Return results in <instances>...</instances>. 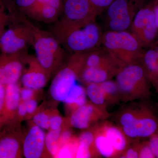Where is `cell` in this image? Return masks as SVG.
Instances as JSON below:
<instances>
[{"label": "cell", "mask_w": 158, "mask_h": 158, "mask_svg": "<svg viewBox=\"0 0 158 158\" xmlns=\"http://www.w3.org/2000/svg\"><path fill=\"white\" fill-rule=\"evenodd\" d=\"M32 45L37 61L51 77L65 64L69 57L53 34L34 25Z\"/></svg>", "instance_id": "obj_1"}, {"label": "cell", "mask_w": 158, "mask_h": 158, "mask_svg": "<svg viewBox=\"0 0 158 158\" xmlns=\"http://www.w3.org/2000/svg\"><path fill=\"white\" fill-rule=\"evenodd\" d=\"M121 102L148 100L152 86L140 62L127 65L116 76Z\"/></svg>", "instance_id": "obj_2"}, {"label": "cell", "mask_w": 158, "mask_h": 158, "mask_svg": "<svg viewBox=\"0 0 158 158\" xmlns=\"http://www.w3.org/2000/svg\"><path fill=\"white\" fill-rule=\"evenodd\" d=\"M7 26L0 39L1 53L7 54L27 52L32 45L34 24L22 13L9 14Z\"/></svg>", "instance_id": "obj_3"}, {"label": "cell", "mask_w": 158, "mask_h": 158, "mask_svg": "<svg viewBox=\"0 0 158 158\" xmlns=\"http://www.w3.org/2000/svg\"><path fill=\"white\" fill-rule=\"evenodd\" d=\"M52 34L71 54L89 52L102 46L103 33L96 21L71 31Z\"/></svg>", "instance_id": "obj_4"}, {"label": "cell", "mask_w": 158, "mask_h": 158, "mask_svg": "<svg viewBox=\"0 0 158 158\" xmlns=\"http://www.w3.org/2000/svg\"><path fill=\"white\" fill-rule=\"evenodd\" d=\"M88 52L71 54L64 65L55 74L50 87L54 101H65L85 68Z\"/></svg>", "instance_id": "obj_5"}, {"label": "cell", "mask_w": 158, "mask_h": 158, "mask_svg": "<svg viewBox=\"0 0 158 158\" xmlns=\"http://www.w3.org/2000/svg\"><path fill=\"white\" fill-rule=\"evenodd\" d=\"M102 46L126 65L140 62L144 51L134 35L126 31H105Z\"/></svg>", "instance_id": "obj_6"}, {"label": "cell", "mask_w": 158, "mask_h": 158, "mask_svg": "<svg viewBox=\"0 0 158 158\" xmlns=\"http://www.w3.org/2000/svg\"><path fill=\"white\" fill-rule=\"evenodd\" d=\"M62 14L52 33L73 30L96 20L98 16L90 0H62Z\"/></svg>", "instance_id": "obj_7"}, {"label": "cell", "mask_w": 158, "mask_h": 158, "mask_svg": "<svg viewBox=\"0 0 158 158\" xmlns=\"http://www.w3.org/2000/svg\"><path fill=\"white\" fill-rule=\"evenodd\" d=\"M142 7L141 0H114L102 13L106 31H127Z\"/></svg>", "instance_id": "obj_8"}, {"label": "cell", "mask_w": 158, "mask_h": 158, "mask_svg": "<svg viewBox=\"0 0 158 158\" xmlns=\"http://www.w3.org/2000/svg\"><path fill=\"white\" fill-rule=\"evenodd\" d=\"M131 32L143 48L156 43L158 30L153 8L142 7L134 18L130 28Z\"/></svg>", "instance_id": "obj_9"}, {"label": "cell", "mask_w": 158, "mask_h": 158, "mask_svg": "<svg viewBox=\"0 0 158 158\" xmlns=\"http://www.w3.org/2000/svg\"><path fill=\"white\" fill-rule=\"evenodd\" d=\"M110 115L107 110L99 108L88 101L74 111L67 118L71 127L86 130L107 120Z\"/></svg>", "instance_id": "obj_10"}, {"label": "cell", "mask_w": 158, "mask_h": 158, "mask_svg": "<svg viewBox=\"0 0 158 158\" xmlns=\"http://www.w3.org/2000/svg\"><path fill=\"white\" fill-rule=\"evenodd\" d=\"M27 51L17 53H0V82L5 85L19 83L24 69Z\"/></svg>", "instance_id": "obj_11"}, {"label": "cell", "mask_w": 158, "mask_h": 158, "mask_svg": "<svg viewBox=\"0 0 158 158\" xmlns=\"http://www.w3.org/2000/svg\"><path fill=\"white\" fill-rule=\"evenodd\" d=\"M23 132L21 123L7 125L0 129V158L23 156Z\"/></svg>", "instance_id": "obj_12"}, {"label": "cell", "mask_w": 158, "mask_h": 158, "mask_svg": "<svg viewBox=\"0 0 158 158\" xmlns=\"http://www.w3.org/2000/svg\"><path fill=\"white\" fill-rule=\"evenodd\" d=\"M131 142L158 134V116L152 107L132 124L120 128Z\"/></svg>", "instance_id": "obj_13"}, {"label": "cell", "mask_w": 158, "mask_h": 158, "mask_svg": "<svg viewBox=\"0 0 158 158\" xmlns=\"http://www.w3.org/2000/svg\"><path fill=\"white\" fill-rule=\"evenodd\" d=\"M46 134L44 130L31 121L25 133H23L22 151L26 158H40L48 156L45 147Z\"/></svg>", "instance_id": "obj_14"}, {"label": "cell", "mask_w": 158, "mask_h": 158, "mask_svg": "<svg viewBox=\"0 0 158 158\" xmlns=\"http://www.w3.org/2000/svg\"><path fill=\"white\" fill-rule=\"evenodd\" d=\"M62 0H36L23 14L41 22L55 23L62 14Z\"/></svg>", "instance_id": "obj_15"}, {"label": "cell", "mask_w": 158, "mask_h": 158, "mask_svg": "<svg viewBox=\"0 0 158 158\" xmlns=\"http://www.w3.org/2000/svg\"><path fill=\"white\" fill-rule=\"evenodd\" d=\"M20 81L23 87L36 90H42L51 77L49 73L40 65L36 57L28 55Z\"/></svg>", "instance_id": "obj_16"}, {"label": "cell", "mask_w": 158, "mask_h": 158, "mask_svg": "<svg viewBox=\"0 0 158 158\" xmlns=\"http://www.w3.org/2000/svg\"><path fill=\"white\" fill-rule=\"evenodd\" d=\"M126 65L124 62L101 46L88 52L85 67H99L118 73Z\"/></svg>", "instance_id": "obj_17"}, {"label": "cell", "mask_w": 158, "mask_h": 158, "mask_svg": "<svg viewBox=\"0 0 158 158\" xmlns=\"http://www.w3.org/2000/svg\"><path fill=\"white\" fill-rule=\"evenodd\" d=\"M20 88L19 83L6 85L5 102L0 120V129L7 125L19 123L16 121V117L18 108L21 102Z\"/></svg>", "instance_id": "obj_18"}, {"label": "cell", "mask_w": 158, "mask_h": 158, "mask_svg": "<svg viewBox=\"0 0 158 158\" xmlns=\"http://www.w3.org/2000/svg\"><path fill=\"white\" fill-rule=\"evenodd\" d=\"M96 126L113 145L119 158L132 142L116 124L106 120Z\"/></svg>", "instance_id": "obj_19"}, {"label": "cell", "mask_w": 158, "mask_h": 158, "mask_svg": "<svg viewBox=\"0 0 158 158\" xmlns=\"http://www.w3.org/2000/svg\"><path fill=\"white\" fill-rule=\"evenodd\" d=\"M144 51L140 61L152 86L158 80V46L156 42Z\"/></svg>", "instance_id": "obj_20"}, {"label": "cell", "mask_w": 158, "mask_h": 158, "mask_svg": "<svg viewBox=\"0 0 158 158\" xmlns=\"http://www.w3.org/2000/svg\"><path fill=\"white\" fill-rule=\"evenodd\" d=\"M117 74L116 72L105 69L86 67L82 71L78 81L85 86L91 83L99 84L112 80Z\"/></svg>", "instance_id": "obj_21"}, {"label": "cell", "mask_w": 158, "mask_h": 158, "mask_svg": "<svg viewBox=\"0 0 158 158\" xmlns=\"http://www.w3.org/2000/svg\"><path fill=\"white\" fill-rule=\"evenodd\" d=\"M87 98L85 87L77 83L63 102L68 116L78 108L85 104L88 102Z\"/></svg>", "instance_id": "obj_22"}, {"label": "cell", "mask_w": 158, "mask_h": 158, "mask_svg": "<svg viewBox=\"0 0 158 158\" xmlns=\"http://www.w3.org/2000/svg\"><path fill=\"white\" fill-rule=\"evenodd\" d=\"M92 128L94 134V146L100 156L118 158L116 151L106 137L97 128L96 125Z\"/></svg>", "instance_id": "obj_23"}, {"label": "cell", "mask_w": 158, "mask_h": 158, "mask_svg": "<svg viewBox=\"0 0 158 158\" xmlns=\"http://www.w3.org/2000/svg\"><path fill=\"white\" fill-rule=\"evenodd\" d=\"M85 87L87 97L91 103L102 109L107 110L108 105L99 83L88 84Z\"/></svg>", "instance_id": "obj_24"}, {"label": "cell", "mask_w": 158, "mask_h": 158, "mask_svg": "<svg viewBox=\"0 0 158 158\" xmlns=\"http://www.w3.org/2000/svg\"><path fill=\"white\" fill-rule=\"evenodd\" d=\"M99 84L108 106L117 104L121 102L120 93L115 81L108 80Z\"/></svg>", "instance_id": "obj_25"}, {"label": "cell", "mask_w": 158, "mask_h": 158, "mask_svg": "<svg viewBox=\"0 0 158 158\" xmlns=\"http://www.w3.org/2000/svg\"><path fill=\"white\" fill-rule=\"evenodd\" d=\"M57 130H49L46 134L45 147L49 156L56 158L59 149V138L62 130L66 127Z\"/></svg>", "instance_id": "obj_26"}, {"label": "cell", "mask_w": 158, "mask_h": 158, "mask_svg": "<svg viewBox=\"0 0 158 158\" xmlns=\"http://www.w3.org/2000/svg\"><path fill=\"white\" fill-rule=\"evenodd\" d=\"M55 109H44L38 108L36 113L33 116L32 121L42 129L49 130L50 120Z\"/></svg>", "instance_id": "obj_27"}, {"label": "cell", "mask_w": 158, "mask_h": 158, "mask_svg": "<svg viewBox=\"0 0 158 158\" xmlns=\"http://www.w3.org/2000/svg\"><path fill=\"white\" fill-rule=\"evenodd\" d=\"M36 0H4L9 14L22 13L31 8Z\"/></svg>", "instance_id": "obj_28"}, {"label": "cell", "mask_w": 158, "mask_h": 158, "mask_svg": "<svg viewBox=\"0 0 158 158\" xmlns=\"http://www.w3.org/2000/svg\"><path fill=\"white\" fill-rule=\"evenodd\" d=\"M78 143V136L74 135L70 141L60 148L56 158H75Z\"/></svg>", "instance_id": "obj_29"}, {"label": "cell", "mask_w": 158, "mask_h": 158, "mask_svg": "<svg viewBox=\"0 0 158 158\" xmlns=\"http://www.w3.org/2000/svg\"><path fill=\"white\" fill-rule=\"evenodd\" d=\"M67 126H69L67 118H63L59 114L58 111L55 109L51 116L49 130H59Z\"/></svg>", "instance_id": "obj_30"}, {"label": "cell", "mask_w": 158, "mask_h": 158, "mask_svg": "<svg viewBox=\"0 0 158 158\" xmlns=\"http://www.w3.org/2000/svg\"><path fill=\"white\" fill-rule=\"evenodd\" d=\"M4 0H0V39L9 23L10 15Z\"/></svg>", "instance_id": "obj_31"}, {"label": "cell", "mask_w": 158, "mask_h": 158, "mask_svg": "<svg viewBox=\"0 0 158 158\" xmlns=\"http://www.w3.org/2000/svg\"><path fill=\"white\" fill-rule=\"evenodd\" d=\"M140 141V140H138L132 142L119 158H139Z\"/></svg>", "instance_id": "obj_32"}, {"label": "cell", "mask_w": 158, "mask_h": 158, "mask_svg": "<svg viewBox=\"0 0 158 158\" xmlns=\"http://www.w3.org/2000/svg\"><path fill=\"white\" fill-rule=\"evenodd\" d=\"M149 141H140L139 145V158H155Z\"/></svg>", "instance_id": "obj_33"}, {"label": "cell", "mask_w": 158, "mask_h": 158, "mask_svg": "<svg viewBox=\"0 0 158 158\" xmlns=\"http://www.w3.org/2000/svg\"><path fill=\"white\" fill-rule=\"evenodd\" d=\"M114 0H90L98 15H101Z\"/></svg>", "instance_id": "obj_34"}, {"label": "cell", "mask_w": 158, "mask_h": 158, "mask_svg": "<svg viewBox=\"0 0 158 158\" xmlns=\"http://www.w3.org/2000/svg\"><path fill=\"white\" fill-rule=\"evenodd\" d=\"M39 91V90H34L27 87H22L20 90L21 100L26 102L32 99L36 98Z\"/></svg>", "instance_id": "obj_35"}, {"label": "cell", "mask_w": 158, "mask_h": 158, "mask_svg": "<svg viewBox=\"0 0 158 158\" xmlns=\"http://www.w3.org/2000/svg\"><path fill=\"white\" fill-rule=\"evenodd\" d=\"M26 108L27 112V119L31 118L38 109L37 98H33L26 102Z\"/></svg>", "instance_id": "obj_36"}, {"label": "cell", "mask_w": 158, "mask_h": 158, "mask_svg": "<svg viewBox=\"0 0 158 158\" xmlns=\"http://www.w3.org/2000/svg\"><path fill=\"white\" fill-rule=\"evenodd\" d=\"M27 118V112L25 102L21 100L18 108L16 121L19 123Z\"/></svg>", "instance_id": "obj_37"}, {"label": "cell", "mask_w": 158, "mask_h": 158, "mask_svg": "<svg viewBox=\"0 0 158 158\" xmlns=\"http://www.w3.org/2000/svg\"><path fill=\"white\" fill-rule=\"evenodd\" d=\"M148 141L155 158H158V134L150 137Z\"/></svg>", "instance_id": "obj_38"}, {"label": "cell", "mask_w": 158, "mask_h": 158, "mask_svg": "<svg viewBox=\"0 0 158 158\" xmlns=\"http://www.w3.org/2000/svg\"><path fill=\"white\" fill-rule=\"evenodd\" d=\"M6 86L0 82V120L4 107L6 96Z\"/></svg>", "instance_id": "obj_39"}, {"label": "cell", "mask_w": 158, "mask_h": 158, "mask_svg": "<svg viewBox=\"0 0 158 158\" xmlns=\"http://www.w3.org/2000/svg\"><path fill=\"white\" fill-rule=\"evenodd\" d=\"M153 10L155 18L156 25L157 28L158 30V4L156 5L153 8Z\"/></svg>", "instance_id": "obj_40"}, {"label": "cell", "mask_w": 158, "mask_h": 158, "mask_svg": "<svg viewBox=\"0 0 158 158\" xmlns=\"http://www.w3.org/2000/svg\"><path fill=\"white\" fill-rule=\"evenodd\" d=\"M153 87L154 88H155V89L156 92L157 94L158 102L157 104V105L158 107V80H157V81L156 82V84L153 85Z\"/></svg>", "instance_id": "obj_41"}, {"label": "cell", "mask_w": 158, "mask_h": 158, "mask_svg": "<svg viewBox=\"0 0 158 158\" xmlns=\"http://www.w3.org/2000/svg\"></svg>", "instance_id": "obj_42"}]
</instances>
